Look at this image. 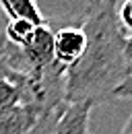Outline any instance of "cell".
I'll use <instances>...</instances> for the list:
<instances>
[{
	"label": "cell",
	"instance_id": "6",
	"mask_svg": "<svg viewBox=\"0 0 132 134\" xmlns=\"http://www.w3.org/2000/svg\"><path fill=\"white\" fill-rule=\"evenodd\" d=\"M16 103H21L19 89H16L4 74H0V109L13 107V105H16Z\"/></svg>",
	"mask_w": 132,
	"mask_h": 134
},
{
	"label": "cell",
	"instance_id": "10",
	"mask_svg": "<svg viewBox=\"0 0 132 134\" xmlns=\"http://www.w3.org/2000/svg\"><path fill=\"white\" fill-rule=\"evenodd\" d=\"M122 134H132V114H130V118L126 120V124H124V128H122Z\"/></svg>",
	"mask_w": 132,
	"mask_h": 134
},
{
	"label": "cell",
	"instance_id": "8",
	"mask_svg": "<svg viewBox=\"0 0 132 134\" xmlns=\"http://www.w3.org/2000/svg\"><path fill=\"white\" fill-rule=\"evenodd\" d=\"M114 99H130L132 101V66L130 70H128V74H126V79L120 83V87L114 91V97H112V101Z\"/></svg>",
	"mask_w": 132,
	"mask_h": 134
},
{
	"label": "cell",
	"instance_id": "9",
	"mask_svg": "<svg viewBox=\"0 0 132 134\" xmlns=\"http://www.w3.org/2000/svg\"><path fill=\"white\" fill-rule=\"evenodd\" d=\"M126 54H128V60L132 62V33L126 37Z\"/></svg>",
	"mask_w": 132,
	"mask_h": 134
},
{
	"label": "cell",
	"instance_id": "3",
	"mask_svg": "<svg viewBox=\"0 0 132 134\" xmlns=\"http://www.w3.org/2000/svg\"><path fill=\"white\" fill-rule=\"evenodd\" d=\"M39 118L41 114L21 103L0 109V134H27L37 124Z\"/></svg>",
	"mask_w": 132,
	"mask_h": 134
},
{
	"label": "cell",
	"instance_id": "1",
	"mask_svg": "<svg viewBox=\"0 0 132 134\" xmlns=\"http://www.w3.org/2000/svg\"><path fill=\"white\" fill-rule=\"evenodd\" d=\"M120 0H87L81 23L87 43L82 56L66 68V103L112 101L132 62L126 54V31L118 21Z\"/></svg>",
	"mask_w": 132,
	"mask_h": 134
},
{
	"label": "cell",
	"instance_id": "5",
	"mask_svg": "<svg viewBox=\"0 0 132 134\" xmlns=\"http://www.w3.org/2000/svg\"><path fill=\"white\" fill-rule=\"evenodd\" d=\"M0 8L10 21H31L35 25L46 21L35 0H0Z\"/></svg>",
	"mask_w": 132,
	"mask_h": 134
},
{
	"label": "cell",
	"instance_id": "7",
	"mask_svg": "<svg viewBox=\"0 0 132 134\" xmlns=\"http://www.w3.org/2000/svg\"><path fill=\"white\" fill-rule=\"evenodd\" d=\"M118 21L124 31L132 33V0H124L122 4H118Z\"/></svg>",
	"mask_w": 132,
	"mask_h": 134
},
{
	"label": "cell",
	"instance_id": "4",
	"mask_svg": "<svg viewBox=\"0 0 132 134\" xmlns=\"http://www.w3.org/2000/svg\"><path fill=\"white\" fill-rule=\"evenodd\" d=\"M93 105L91 103H66L64 111L60 114L54 134H89V116Z\"/></svg>",
	"mask_w": 132,
	"mask_h": 134
},
{
	"label": "cell",
	"instance_id": "2",
	"mask_svg": "<svg viewBox=\"0 0 132 134\" xmlns=\"http://www.w3.org/2000/svg\"><path fill=\"white\" fill-rule=\"evenodd\" d=\"M87 37L81 23H70L64 27L54 29V58L60 66L70 68L85 52Z\"/></svg>",
	"mask_w": 132,
	"mask_h": 134
}]
</instances>
